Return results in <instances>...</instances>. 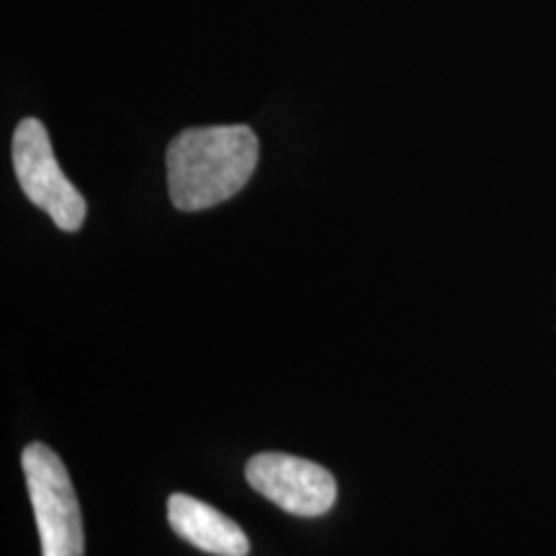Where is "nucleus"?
<instances>
[{"instance_id":"obj_1","label":"nucleus","mask_w":556,"mask_h":556,"mask_svg":"<svg viewBox=\"0 0 556 556\" xmlns=\"http://www.w3.org/2000/svg\"><path fill=\"white\" fill-rule=\"evenodd\" d=\"M258 137L245 124L186 129L168 148V191L180 212H204L238 197L258 165Z\"/></svg>"},{"instance_id":"obj_2","label":"nucleus","mask_w":556,"mask_h":556,"mask_svg":"<svg viewBox=\"0 0 556 556\" xmlns=\"http://www.w3.org/2000/svg\"><path fill=\"white\" fill-rule=\"evenodd\" d=\"M21 467L37 518L41 556H83V518L65 464L45 443H29Z\"/></svg>"},{"instance_id":"obj_3","label":"nucleus","mask_w":556,"mask_h":556,"mask_svg":"<svg viewBox=\"0 0 556 556\" xmlns=\"http://www.w3.org/2000/svg\"><path fill=\"white\" fill-rule=\"evenodd\" d=\"M13 170L31 204L50 214L62 232H78L86 222V199L60 170L50 135L39 119H24L13 131Z\"/></svg>"},{"instance_id":"obj_4","label":"nucleus","mask_w":556,"mask_h":556,"mask_svg":"<svg viewBox=\"0 0 556 556\" xmlns=\"http://www.w3.org/2000/svg\"><path fill=\"white\" fill-rule=\"evenodd\" d=\"M245 479L255 492L299 518L325 516L338 497L336 477L328 469L289 454L253 456Z\"/></svg>"},{"instance_id":"obj_5","label":"nucleus","mask_w":556,"mask_h":556,"mask_svg":"<svg viewBox=\"0 0 556 556\" xmlns=\"http://www.w3.org/2000/svg\"><path fill=\"white\" fill-rule=\"evenodd\" d=\"M168 520L180 539L206 554L248 556L250 552L245 531L232 518L191 495H170Z\"/></svg>"}]
</instances>
